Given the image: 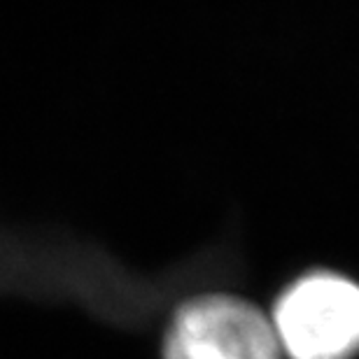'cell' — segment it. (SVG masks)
Returning <instances> with one entry per match:
<instances>
[{
	"mask_svg": "<svg viewBox=\"0 0 359 359\" xmlns=\"http://www.w3.org/2000/svg\"><path fill=\"white\" fill-rule=\"evenodd\" d=\"M273 327L290 359H350L359 353V285L313 273L283 294Z\"/></svg>",
	"mask_w": 359,
	"mask_h": 359,
	"instance_id": "obj_1",
	"label": "cell"
},
{
	"mask_svg": "<svg viewBox=\"0 0 359 359\" xmlns=\"http://www.w3.org/2000/svg\"><path fill=\"white\" fill-rule=\"evenodd\" d=\"M166 359H280V341L257 308L238 299L208 297L180 311Z\"/></svg>",
	"mask_w": 359,
	"mask_h": 359,
	"instance_id": "obj_2",
	"label": "cell"
}]
</instances>
